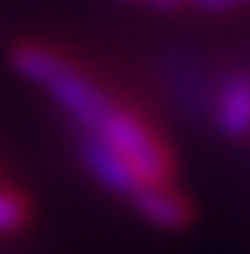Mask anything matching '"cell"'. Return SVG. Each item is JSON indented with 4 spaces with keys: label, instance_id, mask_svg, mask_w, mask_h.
<instances>
[{
    "label": "cell",
    "instance_id": "obj_4",
    "mask_svg": "<svg viewBox=\"0 0 250 254\" xmlns=\"http://www.w3.org/2000/svg\"><path fill=\"white\" fill-rule=\"evenodd\" d=\"M213 124L224 138H250V71H232L213 97Z\"/></svg>",
    "mask_w": 250,
    "mask_h": 254
},
{
    "label": "cell",
    "instance_id": "obj_5",
    "mask_svg": "<svg viewBox=\"0 0 250 254\" xmlns=\"http://www.w3.org/2000/svg\"><path fill=\"white\" fill-rule=\"evenodd\" d=\"M23 224H26V202H23V194H19L15 187H8V183H0V239L23 232Z\"/></svg>",
    "mask_w": 250,
    "mask_h": 254
},
{
    "label": "cell",
    "instance_id": "obj_3",
    "mask_svg": "<svg viewBox=\"0 0 250 254\" xmlns=\"http://www.w3.org/2000/svg\"><path fill=\"white\" fill-rule=\"evenodd\" d=\"M127 202L134 206V213L146 217V221L157 224V228H183V224L190 221L187 198H183L168 180H146V183H138V190H134Z\"/></svg>",
    "mask_w": 250,
    "mask_h": 254
},
{
    "label": "cell",
    "instance_id": "obj_2",
    "mask_svg": "<svg viewBox=\"0 0 250 254\" xmlns=\"http://www.w3.org/2000/svg\"><path fill=\"white\" fill-rule=\"evenodd\" d=\"M75 150H78V161H82V168H86V172L94 176V180L101 183L105 190H112V194H120V198H131L134 190H138V183H146L124 157H120L116 150H112V146H105L101 138L82 135V131H78Z\"/></svg>",
    "mask_w": 250,
    "mask_h": 254
},
{
    "label": "cell",
    "instance_id": "obj_1",
    "mask_svg": "<svg viewBox=\"0 0 250 254\" xmlns=\"http://www.w3.org/2000/svg\"><path fill=\"white\" fill-rule=\"evenodd\" d=\"M11 67L23 82L49 97L82 135H105L109 124L120 116L124 105L112 94H105L101 82H94L78 64H71L63 53L45 45H19L11 53Z\"/></svg>",
    "mask_w": 250,
    "mask_h": 254
},
{
    "label": "cell",
    "instance_id": "obj_6",
    "mask_svg": "<svg viewBox=\"0 0 250 254\" xmlns=\"http://www.w3.org/2000/svg\"><path fill=\"white\" fill-rule=\"evenodd\" d=\"M202 11H228V8H243V4H250V0H194Z\"/></svg>",
    "mask_w": 250,
    "mask_h": 254
},
{
    "label": "cell",
    "instance_id": "obj_7",
    "mask_svg": "<svg viewBox=\"0 0 250 254\" xmlns=\"http://www.w3.org/2000/svg\"><path fill=\"white\" fill-rule=\"evenodd\" d=\"M157 8H172V4H180V0H153Z\"/></svg>",
    "mask_w": 250,
    "mask_h": 254
}]
</instances>
